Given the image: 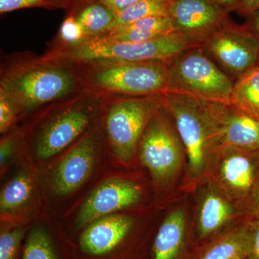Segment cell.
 I'll use <instances>...</instances> for the list:
<instances>
[{"label":"cell","mask_w":259,"mask_h":259,"mask_svg":"<svg viewBox=\"0 0 259 259\" xmlns=\"http://www.w3.org/2000/svg\"><path fill=\"white\" fill-rule=\"evenodd\" d=\"M205 178L199 191L197 212V233L202 239L218 234L235 218L243 215L233 201Z\"/></svg>","instance_id":"cell-15"},{"label":"cell","mask_w":259,"mask_h":259,"mask_svg":"<svg viewBox=\"0 0 259 259\" xmlns=\"http://www.w3.org/2000/svg\"><path fill=\"white\" fill-rule=\"evenodd\" d=\"M259 215V175L250 216Z\"/></svg>","instance_id":"cell-35"},{"label":"cell","mask_w":259,"mask_h":259,"mask_svg":"<svg viewBox=\"0 0 259 259\" xmlns=\"http://www.w3.org/2000/svg\"><path fill=\"white\" fill-rule=\"evenodd\" d=\"M177 33L168 16L151 17L116 28L102 37L114 41L140 42L156 40Z\"/></svg>","instance_id":"cell-19"},{"label":"cell","mask_w":259,"mask_h":259,"mask_svg":"<svg viewBox=\"0 0 259 259\" xmlns=\"http://www.w3.org/2000/svg\"><path fill=\"white\" fill-rule=\"evenodd\" d=\"M22 259H56L50 238L40 227L29 233Z\"/></svg>","instance_id":"cell-24"},{"label":"cell","mask_w":259,"mask_h":259,"mask_svg":"<svg viewBox=\"0 0 259 259\" xmlns=\"http://www.w3.org/2000/svg\"><path fill=\"white\" fill-rule=\"evenodd\" d=\"M228 13L234 11L239 0H213Z\"/></svg>","instance_id":"cell-34"},{"label":"cell","mask_w":259,"mask_h":259,"mask_svg":"<svg viewBox=\"0 0 259 259\" xmlns=\"http://www.w3.org/2000/svg\"><path fill=\"white\" fill-rule=\"evenodd\" d=\"M25 228L4 232L0 236V259H13L25 233Z\"/></svg>","instance_id":"cell-28"},{"label":"cell","mask_w":259,"mask_h":259,"mask_svg":"<svg viewBox=\"0 0 259 259\" xmlns=\"http://www.w3.org/2000/svg\"><path fill=\"white\" fill-rule=\"evenodd\" d=\"M229 101L259 120L258 66H255L235 81Z\"/></svg>","instance_id":"cell-21"},{"label":"cell","mask_w":259,"mask_h":259,"mask_svg":"<svg viewBox=\"0 0 259 259\" xmlns=\"http://www.w3.org/2000/svg\"><path fill=\"white\" fill-rule=\"evenodd\" d=\"M164 106L185 148L189 175L194 180L204 178L218 151L205 102L190 95L166 93Z\"/></svg>","instance_id":"cell-6"},{"label":"cell","mask_w":259,"mask_h":259,"mask_svg":"<svg viewBox=\"0 0 259 259\" xmlns=\"http://www.w3.org/2000/svg\"><path fill=\"white\" fill-rule=\"evenodd\" d=\"M138 151L141 161L157 182L166 183L178 173L185 148L165 106L148 122Z\"/></svg>","instance_id":"cell-9"},{"label":"cell","mask_w":259,"mask_h":259,"mask_svg":"<svg viewBox=\"0 0 259 259\" xmlns=\"http://www.w3.org/2000/svg\"><path fill=\"white\" fill-rule=\"evenodd\" d=\"M259 175V150L226 146L218 149L208 177L233 201L245 217L250 216Z\"/></svg>","instance_id":"cell-8"},{"label":"cell","mask_w":259,"mask_h":259,"mask_svg":"<svg viewBox=\"0 0 259 259\" xmlns=\"http://www.w3.org/2000/svg\"><path fill=\"white\" fill-rule=\"evenodd\" d=\"M187 239L185 209L180 207L170 212L161 223L153 247L152 259H180Z\"/></svg>","instance_id":"cell-17"},{"label":"cell","mask_w":259,"mask_h":259,"mask_svg":"<svg viewBox=\"0 0 259 259\" xmlns=\"http://www.w3.org/2000/svg\"><path fill=\"white\" fill-rule=\"evenodd\" d=\"M233 259H245V258H241V257H237V258H233Z\"/></svg>","instance_id":"cell-36"},{"label":"cell","mask_w":259,"mask_h":259,"mask_svg":"<svg viewBox=\"0 0 259 259\" xmlns=\"http://www.w3.org/2000/svg\"><path fill=\"white\" fill-rule=\"evenodd\" d=\"M170 3L171 0H139L117 13L112 30L151 17L168 16Z\"/></svg>","instance_id":"cell-23"},{"label":"cell","mask_w":259,"mask_h":259,"mask_svg":"<svg viewBox=\"0 0 259 259\" xmlns=\"http://www.w3.org/2000/svg\"><path fill=\"white\" fill-rule=\"evenodd\" d=\"M105 143L106 140L98 120L70 148L56 167L51 185L58 195L71 193L84 183L93 171Z\"/></svg>","instance_id":"cell-11"},{"label":"cell","mask_w":259,"mask_h":259,"mask_svg":"<svg viewBox=\"0 0 259 259\" xmlns=\"http://www.w3.org/2000/svg\"><path fill=\"white\" fill-rule=\"evenodd\" d=\"M218 149L226 146L259 150V120L230 101H207Z\"/></svg>","instance_id":"cell-12"},{"label":"cell","mask_w":259,"mask_h":259,"mask_svg":"<svg viewBox=\"0 0 259 259\" xmlns=\"http://www.w3.org/2000/svg\"><path fill=\"white\" fill-rule=\"evenodd\" d=\"M259 10V0H239L234 11L242 16L248 17Z\"/></svg>","instance_id":"cell-31"},{"label":"cell","mask_w":259,"mask_h":259,"mask_svg":"<svg viewBox=\"0 0 259 259\" xmlns=\"http://www.w3.org/2000/svg\"><path fill=\"white\" fill-rule=\"evenodd\" d=\"M102 99L83 92L32 117L30 146L36 157L47 160L72 147L99 120Z\"/></svg>","instance_id":"cell-3"},{"label":"cell","mask_w":259,"mask_h":259,"mask_svg":"<svg viewBox=\"0 0 259 259\" xmlns=\"http://www.w3.org/2000/svg\"><path fill=\"white\" fill-rule=\"evenodd\" d=\"M87 40H88V37L77 20L72 15L66 14L56 36L48 47H69Z\"/></svg>","instance_id":"cell-25"},{"label":"cell","mask_w":259,"mask_h":259,"mask_svg":"<svg viewBox=\"0 0 259 259\" xmlns=\"http://www.w3.org/2000/svg\"><path fill=\"white\" fill-rule=\"evenodd\" d=\"M100 1L117 14L134 5L139 0H100Z\"/></svg>","instance_id":"cell-32"},{"label":"cell","mask_w":259,"mask_h":259,"mask_svg":"<svg viewBox=\"0 0 259 259\" xmlns=\"http://www.w3.org/2000/svg\"><path fill=\"white\" fill-rule=\"evenodd\" d=\"M0 89L18 103L23 118L84 92L71 65L46 60L29 51L2 56Z\"/></svg>","instance_id":"cell-1"},{"label":"cell","mask_w":259,"mask_h":259,"mask_svg":"<svg viewBox=\"0 0 259 259\" xmlns=\"http://www.w3.org/2000/svg\"><path fill=\"white\" fill-rule=\"evenodd\" d=\"M24 139L23 131H14L1 140L0 143V164L2 168L9 161L19 145Z\"/></svg>","instance_id":"cell-30"},{"label":"cell","mask_w":259,"mask_h":259,"mask_svg":"<svg viewBox=\"0 0 259 259\" xmlns=\"http://www.w3.org/2000/svg\"><path fill=\"white\" fill-rule=\"evenodd\" d=\"M257 66H258L259 67V59H258V64H257Z\"/></svg>","instance_id":"cell-37"},{"label":"cell","mask_w":259,"mask_h":259,"mask_svg":"<svg viewBox=\"0 0 259 259\" xmlns=\"http://www.w3.org/2000/svg\"><path fill=\"white\" fill-rule=\"evenodd\" d=\"M84 91L101 98L166 93L168 63L94 61L68 63Z\"/></svg>","instance_id":"cell-2"},{"label":"cell","mask_w":259,"mask_h":259,"mask_svg":"<svg viewBox=\"0 0 259 259\" xmlns=\"http://www.w3.org/2000/svg\"><path fill=\"white\" fill-rule=\"evenodd\" d=\"M32 182L25 172H19L4 186L0 194L2 214H10L23 207L30 199Z\"/></svg>","instance_id":"cell-22"},{"label":"cell","mask_w":259,"mask_h":259,"mask_svg":"<svg viewBox=\"0 0 259 259\" xmlns=\"http://www.w3.org/2000/svg\"><path fill=\"white\" fill-rule=\"evenodd\" d=\"M246 218V217H245ZM248 232L246 220L223 232L204 250L199 259L246 258Z\"/></svg>","instance_id":"cell-20"},{"label":"cell","mask_w":259,"mask_h":259,"mask_svg":"<svg viewBox=\"0 0 259 259\" xmlns=\"http://www.w3.org/2000/svg\"><path fill=\"white\" fill-rule=\"evenodd\" d=\"M142 197L139 185L122 178H111L100 184L89 195L76 219L78 228L111 213L128 208Z\"/></svg>","instance_id":"cell-14"},{"label":"cell","mask_w":259,"mask_h":259,"mask_svg":"<svg viewBox=\"0 0 259 259\" xmlns=\"http://www.w3.org/2000/svg\"><path fill=\"white\" fill-rule=\"evenodd\" d=\"M164 105L165 94L102 99L99 122L116 158L127 162L134 157L148 122Z\"/></svg>","instance_id":"cell-5"},{"label":"cell","mask_w":259,"mask_h":259,"mask_svg":"<svg viewBox=\"0 0 259 259\" xmlns=\"http://www.w3.org/2000/svg\"><path fill=\"white\" fill-rule=\"evenodd\" d=\"M245 25L256 36L259 37V10L247 18Z\"/></svg>","instance_id":"cell-33"},{"label":"cell","mask_w":259,"mask_h":259,"mask_svg":"<svg viewBox=\"0 0 259 259\" xmlns=\"http://www.w3.org/2000/svg\"><path fill=\"white\" fill-rule=\"evenodd\" d=\"M70 3L71 0H0V14L28 8L66 10Z\"/></svg>","instance_id":"cell-26"},{"label":"cell","mask_w":259,"mask_h":259,"mask_svg":"<svg viewBox=\"0 0 259 259\" xmlns=\"http://www.w3.org/2000/svg\"><path fill=\"white\" fill-rule=\"evenodd\" d=\"M245 220L248 232V248L245 259H259V215L248 216Z\"/></svg>","instance_id":"cell-29"},{"label":"cell","mask_w":259,"mask_h":259,"mask_svg":"<svg viewBox=\"0 0 259 259\" xmlns=\"http://www.w3.org/2000/svg\"><path fill=\"white\" fill-rule=\"evenodd\" d=\"M228 14L213 0H171L168 8L177 33L200 46L229 20Z\"/></svg>","instance_id":"cell-13"},{"label":"cell","mask_w":259,"mask_h":259,"mask_svg":"<svg viewBox=\"0 0 259 259\" xmlns=\"http://www.w3.org/2000/svg\"><path fill=\"white\" fill-rule=\"evenodd\" d=\"M66 14L77 20L88 39L106 35L112 30L117 15L100 0H71Z\"/></svg>","instance_id":"cell-18"},{"label":"cell","mask_w":259,"mask_h":259,"mask_svg":"<svg viewBox=\"0 0 259 259\" xmlns=\"http://www.w3.org/2000/svg\"><path fill=\"white\" fill-rule=\"evenodd\" d=\"M134 219L127 215H107L93 221L81 235L80 245L89 254H106L125 239Z\"/></svg>","instance_id":"cell-16"},{"label":"cell","mask_w":259,"mask_h":259,"mask_svg":"<svg viewBox=\"0 0 259 259\" xmlns=\"http://www.w3.org/2000/svg\"><path fill=\"white\" fill-rule=\"evenodd\" d=\"M23 118L16 102L4 90L0 89V133L8 134L19 119Z\"/></svg>","instance_id":"cell-27"},{"label":"cell","mask_w":259,"mask_h":259,"mask_svg":"<svg viewBox=\"0 0 259 259\" xmlns=\"http://www.w3.org/2000/svg\"><path fill=\"white\" fill-rule=\"evenodd\" d=\"M197 46L200 45L178 33L140 42L114 41L99 37L69 47H48L41 56L46 60L64 63L94 61L169 63L184 51Z\"/></svg>","instance_id":"cell-4"},{"label":"cell","mask_w":259,"mask_h":259,"mask_svg":"<svg viewBox=\"0 0 259 259\" xmlns=\"http://www.w3.org/2000/svg\"><path fill=\"white\" fill-rule=\"evenodd\" d=\"M201 47L221 69L236 79L258 64L259 37L245 24L228 20Z\"/></svg>","instance_id":"cell-10"},{"label":"cell","mask_w":259,"mask_h":259,"mask_svg":"<svg viewBox=\"0 0 259 259\" xmlns=\"http://www.w3.org/2000/svg\"><path fill=\"white\" fill-rule=\"evenodd\" d=\"M166 93L190 95L207 101H229L235 81L201 46L181 53L168 63Z\"/></svg>","instance_id":"cell-7"}]
</instances>
